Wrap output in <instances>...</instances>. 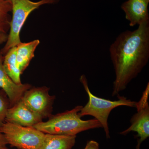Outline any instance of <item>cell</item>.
<instances>
[{
	"label": "cell",
	"mask_w": 149,
	"mask_h": 149,
	"mask_svg": "<svg viewBox=\"0 0 149 149\" xmlns=\"http://www.w3.org/2000/svg\"><path fill=\"white\" fill-rule=\"evenodd\" d=\"M115 79L112 96L126 89L146 65L149 59V21L134 31L126 30L118 35L109 48Z\"/></svg>",
	"instance_id": "obj_1"
},
{
	"label": "cell",
	"mask_w": 149,
	"mask_h": 149,
	"mask_svg": "<svg viewBox=\"0 0 149 149\" xmlns=\"http://www.w3.org/2000/svg\"><path fill=\"white\" fill-rule=\"evenodd\" d=\"M83 107L77 106L70 110L52 115L47 121L39 123L33 127L45 134L67 136H76L83 131L102 128L101 123L95 118L82 119L78 113Z\"/></svg>",
	"instance_id": "obj_2"
},
{
	"label": "cell",
	"mask_w": 149,
	"mask_h": 149,
	"mask_svg": "<svg viewBox=\"0 0 149 149\" xmlns=\"http://www.w3.org/2000/svg\"><path fill=\"white\" fill-rule=\"evenodd\" d=\"M80 81L88 95L89 100L85 107H83L78 114L81 117L87 115L95 117L101 124L107 139H110L108 120L111 112L116 108L120 106L136 108L137 102L128 99L124 96H120L119 94L117 95V100L111 101L99 97L91 93L88 86V80L85 74L81 75Z\"/></svg>",
	"instance_id": "obj_3"
},
{
	"label": "cell",
	"mask_w": 149,
	"mask_h": 149,
	"mask_svg": "<svg viewBox=\"0 0 149 149\" xmlns=\"http://www.w3.org/2000/svg\"><path fill=\"white\" fill-rule=\"evenodd\" d=\"M58 0H40L33 2L31 0H11L12 6V17L10 23V32L4 47L1 53L5 54L11 48L22 42L20 33L28 16L33 11L43 5L57 3Z\"/></svg>",
	"instance_id": "obj_4"
},
{
	"label": "cell",
	"mask_w": 149,
	"mask_h": 149,
	"mask_svg": "<svg viewBox=\"0 0 149 149\" xmlns=\"http://www.w3.org/2000/svg\"><path fill=\"white\" fill-rule=\"evenodd\" d=\"M0 131L5 137L8 144L19 149H40L45 134L34 127H27L4 123Z\"/></svg>",
	"instance_id": "obj_5"
},
{
	"label": "cell",
	"mask_w": 149,
	"mask_h": 149,
	"mask_svg": "<svg viewBox=\"0 0 149 149\" xmlns=\"http://www.w3.org/2000/svg\"><path fill=\"white\" fill-rule=\"evenodd\" d=\"M149 83L147 84L141 99L136 102L137 112L130 119V125L127 129L120 132V135L126 136L130 132H136L137 145L141 143L149 137Z\"/></svg>",
	"instance_id": "obj_6"
},
{
	"label": "cell",
	"mask_w": 149,
	"mask_h": 149,
	"mask_svg": "<svg viewBox=\"0 0 149 149\" xmlns=\"http://www.w3.org/2000/svg\"><path fill=\"white\" fill-rule=\"evenodd\" d=\"M21 99L30 109L43 118L52 116L55 96L49 95L47 87L30 88Z\"/></svg>",
	"instance_id": "obj_7"
},
{
	"label": "cell",
	"mask_w": 149,
	"mask_h": 149,
	"mask_svg": "<svg viewBox=\"0 0 149 149\" xmlns=\"http://www.w3.org/2000/svg\"><path fill=\"white\" fill-rule=\"evenodd\" d=\"M42 118L30 109L21 99L9 108L5 120L22 126L33 127L42 122Z\"/></svg>",
	"instance_id": "obj_8"
},
{
	"label": "cell",
	"mask_w": 149,
	"mask_h": 149,
	"mask_svg": "<svg viewBox=\"0 0 149 149\" xmlns=\"http://www.w3.org/2000/svg\"><path fill=\"white\" fill-rule=\"evenodd\" d=\"M4 57L0 52V88L8 97L10 107L19 101L24 93L31 88L29 84H17L13 81L6 73L3 67Z\"/></svg>",
	"instance_id": "obj_9"
},
{
	"label": "cell",
	"mask_w": 149,
	"mask_h": 149,
	"mask_svg": "<svg viewBox=\"0 0 149 149\" xmlns=\"http://www.w3.org/2000/svg\"><path fill=\"white\" fill-rule=\"evenodd\" d=\"M149 3L146 0H128L123 3L121 8L130 27L149 21Z\"/></svg>",
	"instance_id": "obj_10"
},
{
	"label": "cell",
	"mask_w": 149,
	"mask_h": 149,
	"mask_svg": "<svg viewBox=\"0 0 149 149\" xmlns=\"http://www.w3.org/2000/svg\"><path fill=\"white\" fill-rule=\"evenodd\" d=\"M40 43V40H36L29 42H21L17 46V65L21 74L35 57V50Z\"/></svg>",
	"instance_id": "obj_11"
},
{
	"label": "cell",
	"mask_w": 149,
	"mask_h": 149,
	"mask_svg": "<svg viewBox=\"0 0 149 149\" xmlns=\"http://www.w3.org/2000/svg\"><path fill=\"white\" fill-rule=\"evenodd\" d=\"M76 138V136L45 134L40 149H71Z\"/></svg>",
	"instance_id": "obj_12"
},
{
	"label": "cell",
	"mask_w": 149,
	"mask_h": 149,
	"mask_svg": "<svg viewBox=\"0 0 149 149\" xmlns=\"http://www.w3.org/2000/svg\"><path fill=\"white\" fill-rule=\"evenodd\" d=\"M16 47L11 48L5 54L3 61V67L6 73L13 82L17 84H21V73L16 63Z\"/></svg>",
	"instance_id": "obj_13"
},
{
	"label": "cell",
	"mask_w": 149,
	"mask_h": 149,
	"mask_svg": "<svg viewBox=\"0 0 149 149\" xmlns=\"http://www.w3.org/2000/svg\"><path fill=\"white\" fill-rule=\"evenodd\" d=\"M11 2L7 0H0V32L6 33L10 29L9 13L12 12Z\"/></svg>",
	"instance_id": "obj_14"
},
{
	"label": "cell",
	"mask_w": 149,
	"mask_h": 149,
	"mask_svg": "<svg viewBox=\"0 0 149 149\" xmlns=\"http://www.w3.org/2000/svg\"><path fill=\"white\" fill-rule=\"evenodd\" d=\"M9 108L8 103L0 94V127L4 123Z\"/></svg>",
	"instance_id": "obj_15"
},
{
	"label": "cell",
	"mask_w": 149,
	"mask_h": 149,
	"mask_svg": "<svg viewBox=\"0 0 149 149\" xmlns=\"http://www.w3.org/2000/svg\"><path fill=\"white\" fill-rule=\"evenodd\" d=\"M84 149H100V146L97 141L91 140L87 142Z\"/></svg>",
	"instance_id": "obj_16"
},
{
	"label": "cell",
	"mask_w": 149,
	"mask_h": 149,
	"mask_svg": "<svg viewBox=\"0 0 149 149\" xmlns=\"http://www.w3.org/2000/svg\"><path fill=\"white\" fill-rule=\"evenodd\" d=\"M8 144L5 137L0 131V149H10L8 148Z\"/></svg>",
	"instance_id": "obj_17"
},
{
	"label": "cell",
	"mask_w": 149,
	"mask_h": 149,
	"mask_svg": "<svg viewBox=\"0 0 149 149\" xmlns=\"http://www.w3.org/2000/svg\"><path fill=\"white\" fill-rule=\"evenodd\" d=\"M8 35L6 33L0 32V45L6 42Z\"/></svg>",
	"instance_id": "obj_18"
},
{
	"label": "cell",
	"mask_w": 149,
	"mask_h": 149,
	"mask_svg": "<svg viewBox=\"0 0 149 149\" xmlns=\"http://www.w3.org/2000/svg\"><path fill=\"white\" fill-rule=\"evenodd\" d=\"M140 147H141V146H139V145H137V146H136V149H140Z\"/></svg>",
	"instance_id": "obj_19"
},
{
	"label": "cell",
	"mask_w": 149,
	"mask_h": 149,
	"mask_svg": "<svg viewBox=\"0 0 149 149\" xmlns=\"http://www.w3.org/2000/svg\"><path fill=\"white\" fill-rule=\"evenodd\" d=\"M7 1H9L11 2V0H7Z\"/></svg>",
	"instance_id": "obj_20"
},
{
	"label": "cell",
	"mask_w": 149,
	"mask_h": 149,
	"mask_svg": "<svg viewBox=\"0 0 149 149\" xmlns=\"http://www.w3.org/2000/svg\"><path fill=\"white\" fill-rule=\"evenodd\" d=\"M146 1H147L149 2V0H146Z\"/></svg>",
	"instance_id": "obj_21"
}]
</instances>
